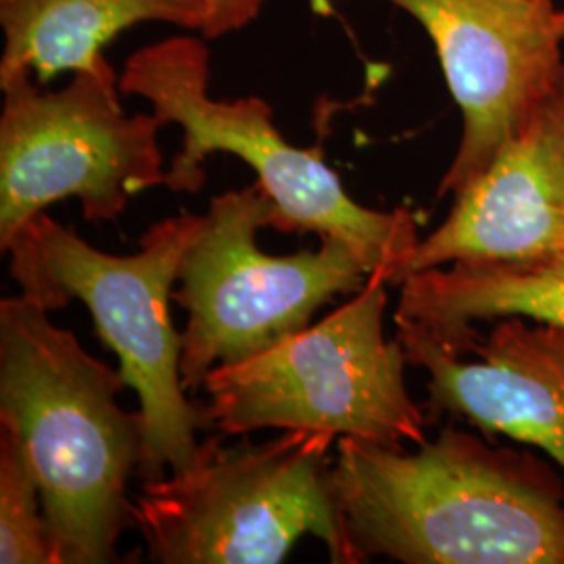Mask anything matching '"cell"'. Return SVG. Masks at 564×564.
<instances>
[{"mask_svg":"<svg viewBox=\"0 0 564 564\" xmlns=\"http://www.w3.org/2000/svg\"><path fill=\"white\" fill-rule=\"evenodd\" d=\"M387 284L370 274L354 300L239 364L216 366L205 410L224 435L326 431L370 444H423L429 412L405 387V351L384 337Z\"/></svg>","mask_w":564,"mask_h":564,"instance_id":"cell-5","label":"cell"},{"mask_svg":"<svg viewBox=\"0 0 564 564\" xmlns=\"http://www.w3.org/2000/svg\"><path fill=\"white\" fill-rule=\"evenodd\" d=\"M398 333L466 356L481 335L477 323L524 316L564 328V253L538 262H456L400 284Z\"/></svg>","mask_w":564,"mask_h":564,"instance_id":"cell-12","label":"cell"},{"mask_svg":"<svg viewBox=\"0 0 564 564\" xmlns=\"http://www.w3.org/2000/svg\"><path fill=\"white\" fill-rule=\"evenodd\" d=\"M405 360L426 370L431 423L452 416L485 437L544 449L564 473V328L524 316L494 321L466 356L398 333Z\"/></svg>","mask_w":564,"mask_h":564,"instance_id":"cell-11","label":"cell"},{"mask_svg":"<svg viewBox=\"0 0 564 564\" xmlns=\"http://www.w3.org/2000/svg\"><path fill=\"white\" fill-rule=\"evenodd\" d=\"M335 2V0H333ZM435 44L463 139L437 197L458 195L517 132L531 102L563 65L552 0H387Z\"/></svg>","mask_w":564,"mask_h":564,"instance_id":"cell-9","label":"cell"},{"mask_svg":"<svg viewBox=\"0 0 564 564\" xmlns=\"http://www.w3.org/2000/svg\"><path fill=\"white\" fill-rule=\"evenodd\" d=\"M270 216L272 202L260 182L223 193L184 253L174 302L188 312L181 356L188 395L203 391L216 366L249 360L289 339L323 305L362 291L370 279L356 251L333 237L316 251L263 253L256 235Z\"/></svg>","mask_w":564,"mask_h":564,"instance_id":"cell-7","label":"cell"},{"mask_svg":"<svg viewBox=\"0 0 564 564\" xmlns=\"http://www.w3.org/2000/svg\"><path fill=\"white\" fill-rule=\"evenodd\" d=\"M203 224L205 216L195 214L165 218L144 230L137 253L113 256L42 212L2 251L20 295L46 312L84 303L97 337L118 356L123 383L139 395L142 484L195 466L202 456L197 433L214 426L205 403L191 402L182 387V335L170 321L184 253Z\"/></svg>","mask_w":564,"mask_h":564,"instance_id":"cell-3","label":"cell"},{"mask_svg":"<svg viewBox=\"0 0 564 564\" xmlns=\"http://www.w3.org/2000/svg\"><path fill=\"white\" fill-rule=\"evenodd\" d=\"M162 21L202 34L205 0H0V80L30 72L41 84L97 69L121 30Z\"/></svg>","mask_w":564,"mask_h":564,"instance_id":"cell-13","label":"cell"},{"mask_svg":"<svg viewBox=\"0 0 564 564\" xmlns=\"http://www.w3.org/2000/svg\"><path fill=\"white\" fill-rule=\"evenodd\" d=\"M326 431H284L265 442L202 444L195 466L132 500V527L151 563L276 564L303 535H314L339 558V527L330 496Z\"/></svg>","mask_w":564,"mask_h":564,"instance_id":"cell-6","label":"cell"},{"mask_svg":"<svg viewBox=\"0 0 564 564\" xmlns=\"http://www.w3.org/2000/svg\"><path fill=\"white\" fill-rule=\"evenodd\" d=\"M337 564H564V481L454 424L416 452L337 437Z\"/></svg>","mask_w":564,"mask_h":564,"instance_id":"cell-1","label":"cell"},{"mask_svg":"<svg viewBox=\"0 0 564 564\" xmlns=\"http://www.w3.org/2000/svg\"><path fill=\"white\" fill-rule=\"evenodd\" d=\"M120 370L93 358L23 295L0 302V426L28 452L55 564L118 563L132 527L128 481L142 456L141 412Z\"/></svg>","mask_w":564,"mask_h":564,"instance_id":"cell-2","label":"cell"},{"mask_svg":"<svg viewBox=\"0 0 564 564\" xmlns=\"http://www.w3.org/2000/svg\"><path fill=\"white\" fill-rule=\"evenodd\" d=\"M445 223L421 239L393 284L456 262H538L564 253V63Z\"/></svg>","mask_w":564,"mask_h":564,"instance_id":"cell-10","label":"cell"},{"mask_svg":"<svg viewBox=\"0 0 564 564\" xmlns=\"http://www.w3.org/2000/svg\"><path fill=\"white\" fill-rule=\"evenodd\" d=\"M212 55L195 34H176L132 53L123 63L120 90L141 97L153 113L181 126V153L165 172L174 193H199L203 163L230 153L247 163L272 202L270 228L314 232L349 245L370 274L393 284L419 245L412 212H379L354 202L321 149H300L282 137L272 107L262 97L214 99Z\"/></svg>","mask_w":564,"mask_h":564,"instance_id":"cell-4","label":"cell"},{"mask_svg":"<svg viewBox=\"0 0 564 564\" xmlns=\"http://www.w3.org/2000/svg\"><path fill=\"white\" fill-rule=\"evenodd\" d=\"M0 249L48 205L76 197L88 223H116L132 197L165 184L155 113L128 116L105 61L44 90L34 74L2 78Z\"/></svg>","mask_w":564,"mask_h":564,"instance_id":"cell-8","label":"cell"},{"mask_svg":"<svg viewBox=\"0 0 564 564\" xmlns=\"http://www.w3.org/2000/svg\"><path fill=\"white\" fill-rule=\"evenodd\" d=\"M268 0H205L202 36L216 41L235 34L262 15Z\"/></svg>","mask_w":564,"mask_h":564,"instance_id":"cell-15","label":"cell"},{"mask_svg":"<svg viewBox=\"0 0 564 564\" xmlns=\"http://www.w3.org/2000/svg\"><path fill=\"white\" fill-rule=\"evenodd\" d=\"M0 563L55 564L41 487L20 440L0 426Z\"/></svg>","mask_w":564,"mask_h":564,"instance_id":"cell-14","label":"cell"},{"mask_svg":"<svg viewBox=\"0 0 564 564\" xmlns=\"http://www.w3.org/2000/svg\"><path fill=\"white\" fill-rule=\"evenodd\" d=\"M556 30L564 41V9H556Z\"/></svg>","mask_w":564,"mask_h":564,"instance_id":"cell-16","label":"cell"}]
</instances>
